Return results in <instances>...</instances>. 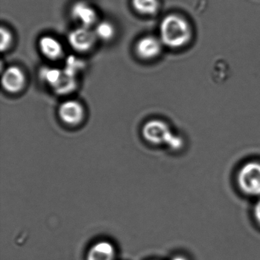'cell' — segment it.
<instances>
[{
    "mask_svg": "<svg viewBox=\"0 0 260 260\" xmlns=\"http://www.w3.org/2000/svg\"><path fill=\"white\" fill-rule=\"evenodd\" d=\"M95 36L103 41L111 40L115 35V28L108 22H102L97 25L95 31Z\"/></svg>",
    "mask_w": 260,
    "mask_h": 260,
    "instance_id": "7c38bea8",
    "label": "cell"
},
{
    "mask_svg": "<svg viewBox=\"0 0 260 260\" xmlns=\"http://www.w3.org/2000/svg\"><path fill=\"white\" fill-rule=\"evenodd\" d=\"M115 249L108 241H100L89 249L86 260H115Z\"/></svg>",
    "mask_w": 260,
    "mask_h": 260,
    "instance_id": "9c48e42d",
    "label": "cell"
},
{
    "mask_svg": "<svg viewBox=\"0 0 260 260\" xmlns=\"http://www.w3.org/2000/svg\"><path fill=\"white\" fill-rule=\"evenodd\" d=\"M63 75V71L62 72L59 70L51 69V68H45L42 72V78L44 80L54 88L58 84Z\"/></svg>",
    "mask_w": 260,
    "mask_h": 260,
    "instance_id": "4fadbf2b",
    "label": "cell"
},
{
    "mask_svg": "<svg viewBox=\"0 0 260 260\" xmlns=\"http://www.w3.org/2000/svg\"><path fill=\"white\" fill-rule=\"evenodd\" d=\"M253 215L255 217V220L260 226V200L255 203V206L253 208Z\"/></svg>",
    "mask_w": 260,
    "mask_h": 260,
    "instance_id": "9a60e30c",
    "label": "cell"
},
{
    "mask_svg": "<svg viewBox=\"0 0 260 260\" xmlns=\"http://www.w3.org/2000/svg\"><path fill=\"white\" fill-rule=\"evenodd\" d=\"M71 16L74 20L80 24V26L90 28L95 21L97 16L95 10L87 3L83 1L74 4L71 8Z\"/></svg>",
    "mask_w": 260,
    "mask_h": 260,
    "instance_id": "8992f818",
    "label": "cell"
},
{
    "mask_svg": "<svg viewBox=\"0 0 260 260\" xmlns=\"http://www.w3.org/2000/svg\"><path fill=\"white\" fill-rule=\"evenodd\" d=\"M162 43L160 39L153 36H146L138 41L136 45L137 54L143 59H153L157 57L162 51Z\"/></svg>",
    "mask_w": 260,
    "mask_h": 260,
    "instance_id": "ba28073f",
    "label": "cell"
},
{
    "mask_svg": "<svg viewBox=\"0 0 260 260\" xmlns=\"http://www.w3.org/2000/svg\"><path fill=\"white\" fill-rule=\"evenodd\" d=\"M60 119L68 125L75 126L80 124L84 118V109L78 102L74 100L65 102L59 108Z\"/></svg>",
    "mask_w": 260,
    "mask_h": 260,
    "instance_id": "5b68a950",
    "label": "cell"
},
{
    "mask_svg": "<svg viewBox=\"0 0 260 260\" xmlns=\"http://www.w3.org/2000/svg\"><path fill=\"white\" fill-rule=\"evenodd\" d=\"M39 48L42 54L51 60L61 57L63 47L59 41L51 36H44L39 41Z\"/></svg>",
    "mask_w": 260,
    "mask_h": 260,
    "instance_id": "30bf717a",
    "label": "cell"
},
{
    "mask_svg": "<svg viewBox=\"0 0 260 260\" xmlns=\"http://www.w3.org/2000/svg\"><path fill=\"white\" fill-rule=\"evenodd\" d=\"M96 39L95 31H92L90 28L83 26L73 30L68 36V42L71 46L80 52L91 49Z\"/></svg>",
    "mask_w": 260,
    "mask_h": 260,
    "instance_id": "277c9868",
    "label": "cell"
},
{
    "mask_svg": "<svg viewBox=\"0 0 260 260\" xmlns=\"http://www.w3.org/2000/svg\"><path fill=\"white\" fill-rule=\"evenodd\" d=\"M0 34H1V43H0V48L1 51H7L12 44V35L8 29L2 28L0 30Z\"/></svg>",
    "mask_w": 260,
    "mask_h": 260,
    "instance_id": "5bb4252c",
    "label": "cell"
},
{
    "mask_svg": "<svg viewBox=\"0 0 260 260\" xmlns=\"http://www.w3.org/2000/svg\"><path fill=\"white\" fill-rule=\"evenodd\" d=\"M171 260H188L185 257L182 256V255H176V256L173 257Z\"/></svg>",
    "mask_w": 260,
    "mask_h": 260,
    "instance_id": "2e32d148",
    "label": "cell"
},
{
    "mask_svg": "<svg viewBox=\"0 0 260 260\" xmlns=\"http://www.w3.org/2000/svg\"><path fill=\"white\" fill-rule=\"evenodd\" d=\"M237 185L242 192L252 197L260 196V162L245 164L237 174Z\"/></svg>",
    "mask_w": 260,
    "mask_h": 260,
    "instance_id": "3957f363",
    "label": "cell"
},
{
    "mask_svg": "<svg viewBox=\"0 0 260 260\" xmlns=\"http://www.w3.org/2000/svg\"><path fill=\"white\" fill-rule=\"evenodd\" d=\"M25 77L23 71L17 67H10L2 76L3 87L10 92H18L25 86Z\"/></svg>",
    "mask_w": 260,
    "mask_h": 260,
    "instance_id": "52a82bcc",
    "label": "cell"
},
{
    "mask_svg": "<svg viewBox=\"0 0 260 260\" xmlns=\"http://www.w3.org/2000/svg\"><path fill=\"white\" fill-rule=\"evenodd\" d=\"M160 41L170 48L185 46L192 37V29L186 19L178 15L166 16L159 26Z\"/></svg>",
    "mask_w": 260,
    "mask_h": 260,
    "instance_id": "6da1fadb",
    "label": "cell"
},
{
    "mask_svg": "<svg viewBox=\"0 0 260 260\" xmlns=\"http://www.w3.org/2000/svg\"><path fill=\"white\" fill-rule=\"evenodd\" d=\"M142 134L146 141L155 145L167 144L173 150H179L182 146V139L175 136L168 124L159 120L146 123L143 127Z\"/></svg>",
    "mask_w": 260,
    "mask_h": 260,
    "instance_id": "7a4b0ae2",
    "label": "cell"
},
{
    "mask_svg": "<svg viewBox=\"0 0 260 260\" xmlns=\"http://www.w3.org/2000/svg\"><path fill=\"white\" fill-rule=\"evenodd\" d=\"M132 6L138 13L144 15H153L159 9L158 0H132Z\"/></svg>",
    "mask_w": 260,
    "mask_h": 260,
    "instance_id": "8fae6325",
    "label": "cell"
}]
</instances>
